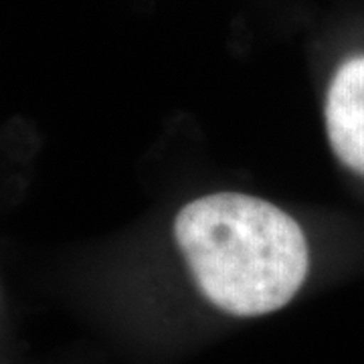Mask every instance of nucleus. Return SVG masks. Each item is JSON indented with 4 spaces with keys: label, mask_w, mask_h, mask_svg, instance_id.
I'll list each match as a JSON object with an SVG mask.
<instances>
[{
    "label": "nucleus",
    "mask_w": 364,
    "mask_h": 364,
    "mask_svg": "<svg viewBox=\"0 0 364 364\" xmlns=\"http://www.w3.org/2000/svg\"><path fill=\"white\" fill-rule=\"evenodd\" d=\"M174 239L198 291L235 318L286 308L310 273L304 229L257 196L219 193L196 198L176 215Z\"/></svg>",
    "instance_id": "nucleus-1"
},
{
    "label": "nucleus",
    "mask_w": 364,
    "mask_h": 364,
    "mask_svg": "<svg viewBox=\"0 0 364 364\" xmlns=\"http://www.w3.org/2000/svg\"><path fill=\"white\" fill-rule=\"evenodd\" d=\"M328 142L340 164L364 176V55L346 59L326 91Z\"/></svg>",
    "instance_id": "nucleus-2"
}]
</instances>
